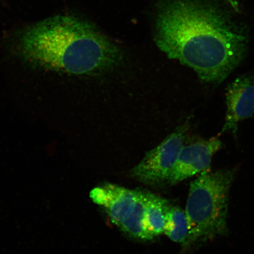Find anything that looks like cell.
<instances>
[{
	"label": "cell",
	"mask_w": 254,
	"mask_h": 254,
	"mask_svg": "<svg viewBox=\"0 0 254 254\" xmlns=\"http://www.w3.org/2000/svg\"><path fill=\"white\" fill-rule=\"evenodd\" d=\"M227 112L221 133L236 134L238 123L254 115V75L238 77L228 85Z\"/></svg>",
	"instance_id": "obj_6"
},
{
	"label": "cell",
	"mask_w": 254,
	"mask_h": 254,
	"mask_svg": "<svg viewBox=\"0 0 254 254\" xmlns=\"http://www.w3.org/2000/svg\"><path fill=\"white\" fill-rule=\"evenodd\" d=\"M171 206L167 199L146 192L145 224L152 239L164 233L167 214Z\"/></svg>",
	"instance_id": "obj_9"
},
{
	"label": "cell",
	"mask_w": 254,
	"mask_h": 254,
	"mask_svg": "<svg viewBox=\"0 0 254 254\" xmlns=\"http://www.w3.org/2000/svg\"><path fill=\"white\" fill-rule=\"evenodd\" d=\"M137 193L138 190L106 183L92 190L90 197L94 204L102 207L113 223L120 227Z\"/></svg>",
	"instance_id": "obj_7"
},
{
	"label": "cell",
	"mask_w": 254,
	"mask_h": 254,
	"mask_svg": "<svg viewBox=\"0 0 254 254\" xmlns=\"http://www.w3.org/2000/svg\"><path fill=\"white\" fill-rule=\"evenodd\" d=\"M185 129L172 133L157 147L146 153L131 171V176L138 182L155 185L167 181L185 142Z\"/></svg>",
	"instance_id": "obj_4"
},
{
	"label": "cell",
	"mask_w": 254,
	"mask_h": 254,
	"mask_svg": "<svg viewBox=\"0 0 254 254\" xmlns=\"http://www.w3.org/2000/svg\"><path fill=\"white\" fill-rule=\"evenodd\" d=\"M155 43L205 83L220 84L245 57L247 39L207 0H159Z\"/></svg>",
	"instance_id": "obj_1"
},
{
	"label": "cell",
	"mask_w": 254,
	"mask_h": 254,
	"mask_svg": "<svg viewBox=\"0 0 254 254\" xmlns=\"http://www.w3.org/2000/svg\"><path fill=\"white\" fill-rule=\"evenodd\" d=\"M221 147V141L216 137L184 145L166 183L176 185L208 170L212 157Z\"/></svg>",
	"instance_id": "obj_5"
},
{
	"label": "cell",
	"mask_w": 254,
	"mask_h": 254,
	"mask_svg": "<svg viewBox=\"0 0 254 254\" xmlns=\"http://www.w3.org/2000/svg\"><path fill=\"white\" fill-rule=\"evenodd\" d=\"M146 192L138 191L120 227L128 236L135 239L151 240L152 238L146 227L145 208Z\"/></svg>",
	"instance_id": "obj_8"
},
{
	"label": "cell",
	"mask_w": 254,
	"mask_h": 254,
	"mask_svg": "<svg viewBox=\"0 0 254 254\" xmlns=\"http://www.w3.org/2000/svg\"><path fill=\"white\" fill-rule=\"evenodd\" d=\"M235 175V170H206L190 183L185 210L189 229L186 245L227 234L228 199Z\"/></svg>",
	"instance_id": "obj_3"
},
{
	"label": "cell",
	"mask_w": 254,
	"mask_h": 254,
	"mask_svg": "<svg viewBox=\"0 0 254 254\" xmlns=\"http://www.w3.org/2000/svg\"><path fill=\"white\" fill-rule=\"evenodd\" d=\"M164 233L173 242L186 245L189 229L185 211L172 206L168 211Z\"/></svg>",
	"instance_id": "obj_10"
},
{
	"label": "cell",
	"mask_w": 254,
	"mask_h": 254,
	"mask_svg": "<svg viewBox=\"0 0 254 254\" xmlns=\"http://www.w3.org/2000/svg\"><path fill=\"white\" fill-rule=\"evenodd\" d=\"M15 47L33 66L72 75L109 71L124 58L122 50L94 25L72 15L31 25L18 34Z\"/></svg>",
	"instance_id": "obj_2"
}]
</instances>
